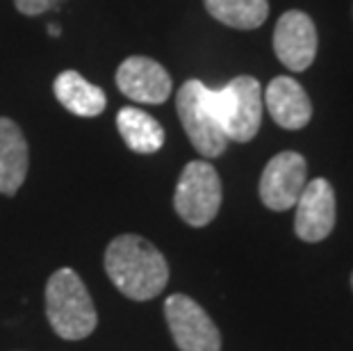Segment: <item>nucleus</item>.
<instances>
[{"mask_svg": "<svg viewBox=\"0 0 353 351\" xmlns=\"http://www.w3.org/2000/svg\"><path fill=\"white\" fill-rule=\"evenodd\" d=\"M351 285H353V276H351Z\"/></svg>", "mask_w": 353, "mask_h": 351, "instance_id": "f3484780", "label": "nucleus"}, {"mask_svg": "<svg viewBox=\"0 0 353 351\" xmlns=\"http://www.w3.org/2000/svg\"><path fill=\"white\" fill-rule=\"evenodd\" d=\"M205 10L219 23L235 30H255L269 17L267 0H205Z\"/></svg>", "mask_w": 353, "mask_h": 351, "instance_id": "2eb2a0df", "label": "nucleus"}, {"mask_svg": "<svg viewBox=\"0 0 353 351\" xmlns=\"http://www.w3.org/2000/svg\"><path fill=\"white\" fill-rule=\"evenodd\" d=\"M174 208L178 217L194 228L208 226L221 208V178L205 160H194L178 178Z\"/></svg>", "mask_w": 353, "mask_h": 351, "instance_id": "39448f33", "label": "nucleus"}, {"mask_svg": "<svg viewBox=\"0 0 353 351\" xmlns=\"http://www.w3.org/2000/svg\"><path fill=\"white\" fill-rule=\"evenodd\" d=\"M55 99L78 117H99L108 108V99L99 85H92L78 71H62L52 82Z\"/></svg>", "mask_w": 353, "mask_h": 351, "instance_id": "ddd939ff", "label": "nucleus"}, {"mask_svg": "<svg viewBox=\"0 0 353 351\" xmlns=\"http://www.w3.org/2000/svg\"><path fill=\"white\" fill-rule=\"evenodd\" d=\"M117 87L128 99L146 103V106H160L174 92L169 71L146 55H132L123 59L117 69Z\"/></svg>", "mask_w": 353, "mask_h": 351, "instance_id": "1a4fd4ad", "label": "nucleus"}, {"mask_svg": "<svg viewBox=\"0 0 353 351\" xmlns=\"http://www.w3.org/2000/svg\"><path fill=\"white\" fill-rule=\"evenodd\" d=\"M176 110L180 123L190 137L192 146L203 158H219L228 146L214 108V89L201 80H187L176 94Z\"/></svg>", "mask_w": 353, "mask_h": 351, "instance_id": "7ed1b4c3", "label": "nucleus"}, {"mask_svg": "<svg viewBox=\"0 0 353 351\" xmlns=\"http://www.w3.org/2000/svg\"><path fill=\"white\" fill-rule=\"evenodd\" d=\"M262 87L251 76L230 80L223 89H214V108L228 141H251L262 123Z\"/></svg>", "mask_w": 353, "mask_h": 351, "instance_id": "20e7f679", "label": "nucleus"}, {"mask_svg": "<svg viewBox=\"0 0 353 351\" xmlns=\"http://www.w3.org/2000/svg\"><path fill=\"white\" fill-rule=\"evenodd\" d=\"M274 50L290 71H305L317 55V28L305 12L290 10L278 19Z\"/></svg>", "mask_w": 353, "mask_h": 351, "instance_id": "9d476101", "label": "nucleus"}, {"mask_svg": "<svg viewBox=\"0 0 353 351\" xmlns=\"http://www.w3.org/2000/svg\"><path fill=\"white\" fill-rule=\"evenodd\" d=\"M105 272L121 294L148 301L169 283V265L157 246L139 235H119L105 249Z\"/></svg>", "mask_w": 353, "mask_h": 351, "instance_id": "f257e3e1", "label": "nucleus"}, {"mask_svg": "<svg viewBox=\"0 0 353 351\" xmlns=\"http://www.w3.org/2000/svg\"><path fill=\"white\" fill-rule=\"evenodd\" d=\"M117 128L121 139L125 141V146L134 153H141V155L157 153L164 144L162 123L144 110H137V108L119 110Z\"/></svg>", "mask_w": 353, "mask_h": 351, "instance_id": "4468645a", "label": "nucleus"}, {"mask_svg": "<svg viewBox=\"0 0 353 351\" xmlns=\"http://www.w3.org/2000/svg\"><path fill=\"white\" fill-rule=\"evenodd\" d=\"M14 5L26 17H39V14L48 12L52 5H57V0H14Z\"/></svg>", "mask_w": 353, "mask_h": 351, "instance_id": "dca6fc26", "label": "nucleus"}, {"mask_svg": "<svg viewBox=\"0 0 353 351\" xmlns=\"http://www.w3.org/2000/svg\"><path fill=\"white\" fill-rule=\"evenodd\" d=\"M164 317L180 351H221L216 324L187 294H171L164 301Z\"/></svg>", "mask_w": 353, "mask_h": 351, "instance_id": "423d86ee", "label": "nucleus"}, {"mask_svg": "<svg viewBox=\"0 0 353 351\" xmlns=\"http://www.w3.org/2000/svg\"><path fill=\"white\" fill-rule=\"evenodd\" d=\"M30 151L23 130L12 119L0 117V194L12 197L28 176Z\"/></svg>", "mask_w": 353, "mask_h": 351, "instance_id": "f8f14e48", "label": "nucleus"}, {"mask_svg": "<svg viewBox=\"0 0 353 351\" xmlns=\"http://www.w3.org/2000/svg\"><path fill=\"white\" fill-rule=\"evenodd\" d=\"M307 183L305 158L296 151H283L267 162L260 178V199L269 210L283 212L296 205Z\"/></svg>", "mask_w": 353, "mask_h": 351, "instance_id": "0eeeda50", "label": "nucleus"}, {"mask_svg": "<svg viewBox=\"0 0 353 351\" xmlns=\"http://www.w3.org/2000/svg\"><path fill=\"white\" fill-rule=\"evenodd\" d=\"M335 228V190L326 178L305 183L296 201L294 233L303 242H321Z\"/></svg>", "mask_w": 353, "mask_h": 351, "instance_id": "6e6552de", "label": "nucleus"}, {"mask_svg": "<svg viewBox=\"0 0 353 351\" xmlns=\"http://www.w3.org/2000/svg\"><path fill=\"white\" fill-rule=\"evenodd\" d=\"M46 317L59 338L82 340L99 324L94 301L80 276L64 267L50 274L46 283Z\"/></svg>", "mask_w": 353, "mask_h": 351, "instance_id": "f03ea898", "label": "nucleus"}, {"mask_svg": "<svg viewBox=\"0 0 353 351\" xmlns=\"http://www.w3.org/2000/svg\"><path fill=\"white\" fill-rule=\"evenodd\" d=\"M262 101L274 121L285 130H301L312 119V103L294 78L278 76L269 82Z\"/></svg>", "mask_w": 353, "mask_h": 351, "instance_id": "9b49d317", "label": "nucleus"}]
</instances>
